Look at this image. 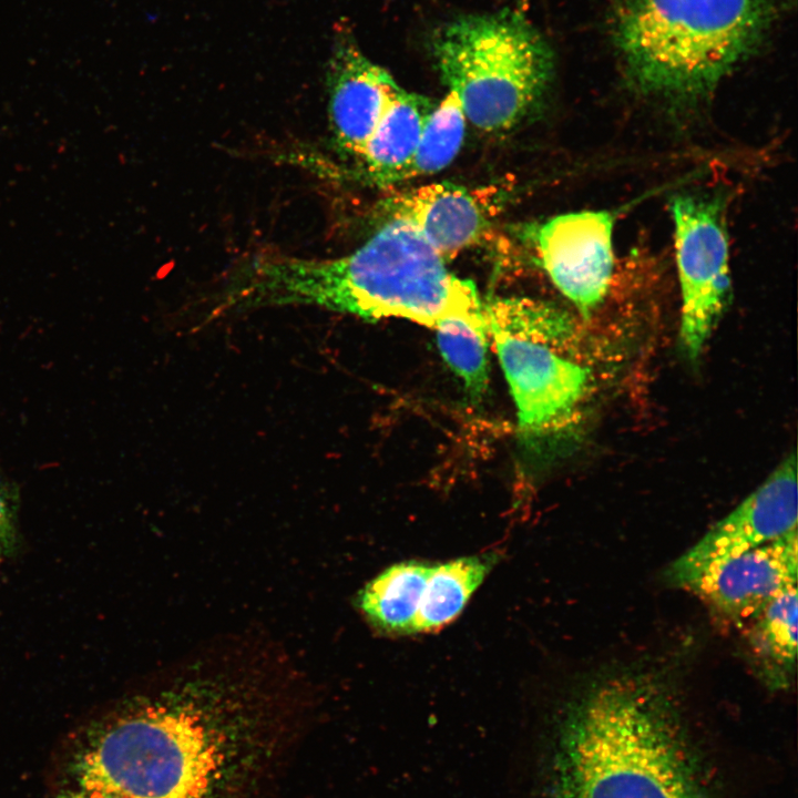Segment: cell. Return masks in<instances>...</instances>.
<instances>
[{"instance_id":"6da1fadb","label":"cell","mask_w":798,"mask_h":798,"mask_svg":"<svg viewBox=\"0 0 798 798\" xmlns=\"http://www.w3.org/2000/svg\"><path fill=\"white\" fill-rule=\"evenodd\" d=\"M275 726L259 674L208 646L99 725L78 764L80 786L120 798H228L273 746Z\"/></svg>"},{"instance_id":"7a4b0ae2","label":"cell","mask_w":798,"mask_h":798,"mask_svg":"<svg viewBox=\"0 0 798 798\" xmlns=\"http://www.w3.org/2000/svg\"><path fill=\"white\" fill-rule=\"evenodd\" d=\"M446 263L410 223L389 216L345 256L249 257L228 275L212 313L300 305L368 320L403 318L433 329L454 319L487 329L475 285Z\"/></svg>"},{"instance_id":"3957f363","label":"cell","mask_w":798,"mask_h":798,"mask_svg":"<svg viewBox=\"0 0 798 798\" xmlns=\"http://www.w3.org/2000/svg\"><path fill=\"white\" fill-rule=\"evenodd\" d=\"M665 700L649 679L594 686L561 730L551 798H708Z\"/></svg>"},{"instance_id":"277c9868","label":"cell","mask_w":798,"mask_h":798,"mask_svg":"<svg viewBox=\"0 0 798 798\" xmlns=\"http://www.w3.org/2000/svg\"><path fill=\"white\" fill-rule=\"evenodd\" d=\"M771 19L766 0H624L615 39L641 88L693 95L751 53Z\"/></svg>"},{"instance_id":"5b68a950","label":"cell","mask_w":798,"mask_h":798,"mask_svg":"<svg viewBox=\"0 0 798 798\" xmlns=\"http://www.w3.org/2000/svg\"><path fill=\"white\" fill-rule=\"evenodd\" d=\"M436 66L466 117L487 132L514 127L539 103L553 73L544 38L521 13L461 16L431 41Z\"/></svg>"},{"instance_id":"8992f818","label":"cell","mask_w":798,"mask_h":798,"mask_svg":"<svg viewBox=\"0 0 798 798\" xmlns=\"http://www.w3.org/2000/svg\"><path fill=\"white\" fill-rule=\"evenodd\" d=\"M671 209L682 294L679 339L695 360L727 306L728 241L718 200L676 196Z\"/></svg>"},{"instance_id":"52a82bcc","label":"cell","mask_w":798,"mask_h":798,"mask_svg":"<svg viewBox=\"0 0 798 798\" xmlns=\"http://www.w3.org/2000/svg\"><path fill=\"white\" fill-rule=\"evenodd\" d=\"M513 396L524 438L567 423L585 398L591 372L549 344L489 332Z\"/></svg>"},{"instance_id":"ba28073f","label":"cell","mask_w":798,"mask_h":798,"mask_svg":"<svg viewBox=\"0 0 798 798\" xmlns=\"http://www.w3.org/2000/svg\"><path fill=\"white\" fill-rule=\"evenodd\" d=\"M797 460L788 454L732 512L715 523L665 572L677 586L699 569L739 555L797 530Z\"/></svg>"},{"instance_id":"9c48e42d","label":"cell","mask_w":798,"mask_h":798,"mask_svg":"<svg viewBox=\"0 0 798 798\" xmlns=\"http://www.w3.org/2000/svg\"><path fill=\"white\" fill-rule=\"evenodd\" d=\"M613 226L610 212L581 211L551 217L535 232L543 269L583 317L592 315L610 288Z\"/></svg>"},{"instance_id":"30bf717a","label":"cell","mask_w":798,"mask_h":798,"mask_svg":"<svg viewBox=\"0 0 798 798\" xmlns=\"http://www.w3.org/2000/svg\"><path fill=\"white\" fill-rule=\"evenodd\" d=\"M327 89L334 142L338 151L357 160L403 88L362 52L350 27L339 22L328 62Z\"/></svg>"},{"instance_id":"8fae6325","label":"cell","mask_w":798,"mask_h":798,"mask_svg":"<svg viewBox=\"0 0 798 798\" xmlns=\"http://www.w3.org/2000/svg\"><path fill=\"white\" fill-rule=\"evenodd\" d=\"M797 530L739 555L706 565L676 587L697 595L724 617L751 620L770 600L797 584Z\"/></svg>"},{"instance_id":"7c38bea8","label":"cell","mask_w":798,"mask_h":798,"mask_svg":"<svg viewBox=\"0 0 798 798\" xmlns=\"http://www.w3.org/2000/svg\"><path fill=\"white\" fill-rule=\"evenodd\" d=\"M389 216L410 223L446 262L475 243L487 226L479 201L463 186L436 182L386 203Z\"/></svg>"},{"instance_id":"4fadbf2b","label":"cell","mask_w":798,"mask_h":798,"mask_svg":"<svg viewBox=\"0 0 798 798\" xmlns=\"http://www.w3.org/2000/svg\"><path fill=\"white\" fill-rule=\"evenodd\" d=\"M434 105L427 96L401 90L357 158L370 182L380 186L403 182Z\"/></svg>"},{"instance_id":"5bb4252c","label":"cell","mask_w":798,"mask_h":798,"mask_svg":"<svg viewBox=\"0 0 798 798\" xmlns=\"http://www.w3.org/2000/svg\"><path fill=\"white\" fill-rule=\"evenodd\" d=\"M749 621L746 640L758 676L770 689L788 688L797 656V584L785 589Z\"/></svg>"},{"instance_id":"9a60e30c","label":"cell","mask_w":798,"mask_h":798,"mask_svg":"<svg viewBox=\"0 0 798 798\" xmlns=\"http://www.w3.org/2000/svg\"><path fill=\"white\" fill-rule=\"evenodd\" d=\"M431 566L421 561H405L372 579L358 595L366 618L387 633H412Z\"/></svg>"},{"instance_id":"2e32d148","label":"cell","mask_w":798,"mask_h":798,"mask_svg":"<svg viewBox=\"0 0 798 798\" xmlns=\"http://www.w3.org/2000/svg\"><path fill=\"white\" fill-rule=\"evenodd\" d=\"M498 560L494 552L431 566L412 633L436 631L453 621Z\"/></svg>"},{"instance_id":"e0dca14e","label":"cell","mask_w":798,"mask_h":798,"mask_svg":"<svg viewBox=\"0 0 798 798\" xmlns=\"http://www.w3.org/2000/svg\"><path fill=\"white\" fill-rule=\"evenodd\" d=\"M489 332L565 346L575 336V325L563 310L540 300L524 297L495 298L483 303Z\"/></svg>"},{"instance_id":"ac0fdd59","label":"cell","mask_w":798,"mask_h":798,"mask_svg":"<svg viewBox=\"0 0 798 798\" xmlns=\"http://www.w3.org/2000/svg\"><path fill=\"white\" fill-rule=\"evenodd\" d=\"M466 121L460 99L449 90L430 113L403 181L431 175L447 167L463 143Z\"/></svg>"},{"instance_id":"d6986e66","label":"cell","mask_w":798,"mask_h":798,"mask_svg":"<svg viewBox=\"0 0 798 798\" xmlns=\"http://www.w3.org/2000/svg\"><path fill=\"white\" fill-rule=\"evenodd\" d=\"M437 345L449 367L462 379L473 401L489 382L488 330L464 320H447L434 328Z\"/></svg>"},{"instance_id":"ffe728a7","label":"cell","mask_w":798,"mask_h":798,"mask_svg":"<svg viewBox=\"0 0 798 798\" xmlns=\"http://www.w3.org/2000/svg\"><path fill=\"white\" fill-rule=\"evenodd\" d=\"M17 510L16 487L0 478V556L11 555L17 549Z\"/></svg>"},{"instance_id":"44dd1931","label":"cell","mask_w":798,"mask_h":798,"mask_svg":"<svg viewBox=\"0 0 798 798\" xmlns=\"http://www.w3.org/2000/svg\"><path fill=\"white\" fill-rule=\"evenodd\" d=\"M59 798H120L101 789L81 787L79 790L70 791Z\"/></svg>"},{"instance_id":"7402d4cb","label":"cell","mask_w":798,"mask_h":798,"mask_svg":"<svg viewBox=\"0 0 798 798\" xmlns=\"http://www.w3.org/2000/svg\"><path fill=\"white\" fill-rule=\"evenodd\" d=\"M1 557H2V556H0V561H1Z\"/></svg>"}]
</instances>
